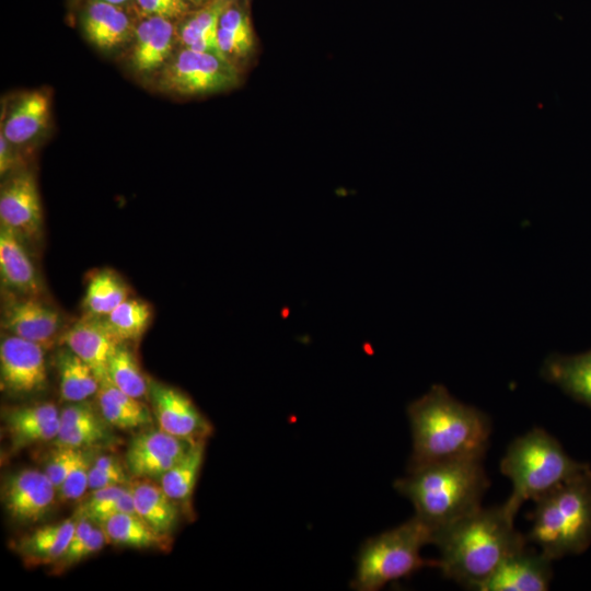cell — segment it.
<instances>
[{
    "instance_id": "1",
    "label": "cell",
    "mask_w": 591,
    "mask_h": 591,
    "mask_svg": "<svg viewBox=\"0 0 591 591\" xmlns=\"http://www.w3.org/2000/svg\"><path fill=\"white\" fill-rule=\"evenodd\" d=\"M413 450L407 471L460 459H484L491 424L480 409L464 404L441 384L407 407Z\"/></svg>"
},
{
    "instance_id": "2",
    "label": "cell",
    "mask_w": 591,
    "mask_h": 591,
    "mask_svg": "<svg viewBox=\"0 0 591 591\" xmlns=\"http://www.w3.org/2000/svg\"><path fill=\"white\" fill-rule=\"evenodd\" d=\"M505 507H480L439 530L432 544L440 551L438 568L461 587L480 591L499 565L526 547Z\"/></svg>"
},
{
    "instance_id": "3",
    "label": "cell",
    "mask_w": 591,
    "mask_h": 591,
    "mask_svg": "<svg viewBox=\"0 0 591 591\" xmlns=\"http://www.w3.org/2000/svg\"><path fill=\"white\" fill-rule=\"evenodd\" d=\"M483 460L430 463L408 471L394 482V488L413 503L415 515L436 534L482 507L489 487Z\"/></svg>"
},
{
    "instance_id": "4",
    "label": "cell",
    "mask_w": 591,
    "mask_h": 591,
    "mask_svg": "<svg viewBox=\"0 0 591 591\" xmlns=\"http://www.w3.org/2000/svg\"><path fill=\"white\" fill-rule=\"evenodd\" d=\"M589 467L570 457L547 431L534 428L515 438L500 462L501 473L512 483V493L502 506L514 519L524 501L537 500Z\"/></svg>"
},
{
    "instance_id": "5",
    "label": "cell",
    "mask_w": 591,
    "mask_h": 591,
    "mask_svg": "<svg viewBox=\"0 0 591 591\" xmlns=\"http://www.w3.org/2000/svg\"><path fill=\"white\" fill-rule=\"evenodd\" d=\"M535 502L526 538L551 560L578 555L591 545V467Z\"/></svg>"
},
{
    "instance_id": "6",
    "label": "cell",
    "mask_w": 591,
    "mask_h": 591,
    "mask_svg": "<svg viewBox=\"0 0 591 591\" xmlns=\"http://www.w3.org/2000/svg\"><path fill=\"white\" fill-rule=\"evenodd\" d=\"M433 536V530L414 514L406 522L369 537L357 555L351 589L376 591L424 567H438L437 560L420 555L425 545L432 544Z\"/></svg>"
},
{
    "instance_id": "7",
    "label": "cell",
    "mask_w": 591,
    "mask_h": 591,
    "mask_svg": "<svg viewBox=\"0 0 591 591\" xmlns=\"http://www.w3.org/2000/svg\"><path fill=\"white\" fill-rule=\"evenodd\" d=\"M155 73L159 90L184 97L225 92L240 82L236 66L227 58L185 47Z\"/></svg>"
},
{
    "instance_id": "8",
    "label": "cell",
    "mask_w": 591,
    "mask_h": 591,
    "mask_svg": "<svg viewBox=\"0 0 591 591\" xmlns=\"http://www.w3.org/2000/svg\"><path fill=\"white\" fill-rule=\"evenodd\" d=\"M63 323L61 312L44 296L5 292L1 313L4 333L38 344L47 350L59 343Z\"/></svg>"
},
{
    "instance_id": "9",
    "label": "cell",
    "mask_w": 591,
    "mask_h": 591,
    "mask_svg": "<svg viewBox=\"0 0 591 591\" xmlns=\"http://www.w3.org/2000/svg\"><path fill=\"white\" fill-rule=\"evenodd\" d=\"M0 222L26 244L43 236L44 218L40 195L34 174L20 170L1 185Z\"/></svg>"
},
{
    "instance_id": "10",
    "label": "cell",
    "mask_w": 591,
    "mask_h": 591,
    "mask_svg": "<svg viewBox=\"0 0 591 591\" xmlns=\"http://www.w3.org/2000/svg\"><path fill=\"white\" fill-rule=\"evenodd\" d=\"M45 348L4 333L0 343L1 389L12 394L30 395L47 384Z\"/></svg>"
},
{
    "instance_id": "11",
    "label": "cell",
    "mask_w": 591,
    "mask_h": 591,
    "mask_svg": "<svg viewBox=\"0 0 591 591\" xmlns=\"http://www.w3.org/2000/svg\"><path fill=\"white\" fill-rule=\"evenodd\" d=\"M57 489L44 471L23 468L8 475L1 500L9 517L19 523L42 520L51 509Z\"/></svg>"
},
{
    "instance_id": "12",
    "label": "cell",
    "mask_w": 591,
    "mask_h": 591,
    "mask_svg": "<svg viewBox=\"0 0 591 591\" xmlns=\"http://www.w3.org/2000/svg\"><path fill=\"white\" fill-rule=\"evenodd\" d=\"M148 397L160 429L188 440L206 439L212 428L182 391L167 384L149 380Z\"/></svg>"
},
{
    "instance_id": "13",
    "label": "cell",
    "mask_w": 591,
    "mask_h": 591,
    "mask_svg": "<svg viewBox=\"0 0 591 591\" xmlns=\"http://www.w3.org/2000/svg\"><path fill=\"white\" fill-rule=\"evenodd\" d=\"M196 440L182 439L162 429L136 434L126 452V467L137 478H160Z\"/></svg>"
},
{
    "instance_id": "14",
    "label": "cell",
    "mask_w": 591,
    "mask_h": 591,
    "mask_svg": "<svg viewBox=\"0 0 591 591\" xmlns=\"http://www.w3.org/2000/svg\"><path fill=\"white\" fill-rule=\"evenodd\" d=\"M552 561L524 547L508 556L480 591H545L553 578Z\"/></svg>"
},
{
    "instance_id": "15",
    "label": "cell",
    "mask_w": 591,
    "mask_h": 591,
    "mask_svg": "<svg viewBox=\"0 0 591 591\" xmlns=\"http://www.w3.org/2000/svg\"><path fill=\"white\" fill-rule=\"evenodd\" d=\"M59 344L88 363L101 384L108 381V360L120 343L113 337L103 317L83 314L81 318L65 328Z\"/></svg>"
},
{
    "instance_id": "16",
    "label": "cell",
    "mask_w": 591,
    "mask_h": 591,
    "mask_svg": "<svg viewBox=\"0 0 591 591\" xmlns=\"http://www.w3.org/2000/svg\"><path fill=\"white\" fill-rule=\"evenodd\" d=\"M131 40V68L138 73H155L173 56L178 33L172 20L144 16L136 26Z\"/></svg>"
},
{
    "instance_id": "17",
    "label": "cell",
    "mask_w": 591,
    "mask_h": 591,
    "mask_svg": "<svg viewBox=\"0 0 591 591\" xmlns=\"http://www.w3.org/2000/svg\"><path fill=\"white\" fill-rule=\"evenodd\" d=\"M0 277L8 293L44 296V285L27 244L3 225L0 227Z\"/></svg>"
},
{
    "instance_id": "18",
    "label": "cell",
    "mask_w": 591,
    "mask_h": 591,
    "mask_svg": "<svg viewBox=\"0 0 591 591\" xmlns=\"http://www.w3.org/2000/svg\"><path fill=\"white\" fill-rule=\"evenodd\" d=\"M60 410L53 403L13 407L4 413V429L12 450L55 440Z\"/></svg>"
},
{
    "instance_id": "19",
    "label": "cell",
    "mask_w": 591,
    "mask_h": 591,
    "mask_svg": "<svg viewBox=\"0 0 591 591\" xmlns=\"http://www.w3.org/2000/svg\"><path fill=\"white\" fill-rule=\"evenodd\" d=\"M82 30L96 48L111 51L132 39L135 26L120 5L92 0L82 15Z\"/></svg>"
},
{
    "instance_id": "20",
    "label": "cell",
    "mask_w": 591,
    "mask_h": 591,
    "mask_svg": "<svg viewBox=\"0 0 591 591\" xmlns=\"http://www.w3.org/2000/svg\"><path fill=\"white\" fill-rule=\"evenodd\" d=\"M50 105L47 92L37 90L22 94L7 111L1 132L12 146L28 143L47 127Z\"/></svg>"
},
{
    "instance_id": "21",
    "label": "cell",
    "mask_w": 591,
    "mask_h": 591,
    "mask_svg": "<svg viewBox=\"0 0 591 591\" xmlns=\"http://www.w3.org/2000/svg\"><path fill=\"white\" fill-rule=\"evenodd\" d=\"M540 374L576 402L591 408V349L576 355L551 354L544 359Z\"/></svg>"
},
{
    "instance_id": "22",
    "label": "cell",
    "mask_w": 591,
    "mask_h": 591,
    "mask_svg": "<svg viewBox=\"0 0 591 591\" xmlns=\"http://www.w3.org/2000/svg\"><path fill=\"white\" fill-rule=\"evenodd\" d=\"M107 422L86 401L68 404L60 410L56 445L86 449L111 439Z\"/></svg>"
},
{
    "instance_id": "23",
    "label": "cell",
    "mask_w": 591,
    "mask_h": 591,
    "mask_svg": "<svg viewBox=\"0 0 591 591\" xmlns=\"http://www.w3.org/2000/svg\"><path fill=\"white\" fill-rule=\"evenodd\" d=\"M73 518L35 529L14 543V551L28 566L54 565L63 555L77 525Z\"/></svg>"
},
{
    "instance_id": "24",
    "label": "cell",
    "mask_w": 591,
    "mask_h": 591,
    "mask_svg": "<svg viewBox=\"0 0 591 591\" xmlns=\"http://www.w3.org/2000/svg\"><path fill=\"white\" fill-rule=\"evenodd\" d=\"M230 3L231 0H212L189 13L177 30L182 46L223 57L218 45V27L222 12Z\"/></svg>"
},
{
    "instance_id": "25",
    "label": "cell",
    "mask_w": 591,
    "mask_h": 591,
    "mask_svg": "<svg viewBox=\"0 0 591 591\" xmlns=\"http://www.w3.org/2000/svg\"><path fill=\"white\" fill-rule=\"evenodd\" d=\"M96 402L102 417L112 427L129 430L148 426L152 421L144 404L124 393L111 382L101 384L96 393Z\"/></svg>"
},
{
    "instance_id": "26",
    "label": "cell",
    "mask_w": 591,
    "mask_h": 591,
    "mask_svg": "<svg viewBox=\"0 0 591 591\" xmlns=\"http://www.w3.org/2000/svg\"><path fill=\"white\" fill-rule=\"evenodd\" d=\"M136 513L158 532L169 535L177 524L176 501L167 496L161 485L140 482L131 487Z\"/></svg>"
},
{
    "instance_id": "27",
    "label": "cell",
    "mask_w": 591,
    "mask_h": 591,
    "mask_svg": "<svg viewBox=\"0 0 591 591\" xmlns=\"http://www.w3.org/2000/svg\"><path fill=\"white\" fill-rule=\"evenodd\" d=\"M108 543L136 548L164 549L170 545L169 535L149 525L137 513H117L101 525Z\"/></svg>"
},
{
    "instance_id": "28",
    "label": "cell",
    "mask_w": 591,
    "mask_h": 591,
    "mask_svg": "<svg viewBox=\"0 0 591 591\" xmlns=\"http://www.w3.org/2000/svg\"><path fill=\"white\" fill-rule=\"evenodd\" d=\"M59 392L68 403L86 401L96 395L101 383L93 369L69 348L61 349L57 357Z\"/></svg>"
},
{
    "instance_id": "29",
    "label": "cell",
    "mask_w": 591,
    "mask_h": 591,
    "mask_svg": "<svg viewBox=\"0 0 591 591\" xmlns=\"http://www.w3.org/2000/svg\"><path fill=\"white\" fill-rule=\"evenodd\" d=\"M130 297L124 278L111 268L95 273L89 280L82 306L85 315L104 317Z\"/></svg>"
},
{
    "instance_id": "30",
    "label": "cell",
    "mask_w": 591,
    "mask_h": 591,
    "mask_svg": "<svg viewBox=\"0 0 591 591\" xmlns=\"http://www.w3.org/2000/svg\"><path fill=\"white\" fill-rule=\"evenodd\" d=\"M206 439L196 440L188 451L160 477V485L174 501L192 498L204 463Z\"/></svg>"
},
{
    "instance_id": "31",
    "label": "cell",
    "mask_w": 591,
    "mask_h": 591,
    "mask_svg": "<svg viewBox=\"0 0 591 591\" xmlns=\"http://www.w3.org/2000/svg\"><path fill=\"white\" fill-rule=\"evenodd\" d=\"M103 318L113 337L127 344L141 339L152 323L153 309L146 300L129 297Z\"/></svg>"
},
{
    "instance_id": "32",
    "label": "cell",
    "mask_w": 591,
    "mask_h": 591,
    "mask_svg": "<svg viewBox=\"0 0 591 591\" xmlns=\"http://www.w3.org/2000/svg\"><path fill=\"white\" fill-rule=\"evenodd\" d=\"M107 378V382L135 398L148 396L149 380L142 373L136 356L127 344H118L111 355Z\"/></svg>"
},
{
    "instance_id": "33",
    "label": "cell",
    "mask_w": 591,
    "mask_h": 591,
    "mask_svg": "<svg viewBox=\"0 0 591 591\" xmlns=\"http://www.w3.org/2000/svg\"><path fill=\"white\" fill-rule=\"evenodd\" d=\"M77 517V525L70 543L60 559L54 564L56 572L86 559L108 543L102 526L95 524L80 509Z\"/></svg>"
},
{
    "instance_id": "34",
    "label": "cell",
    "mask_w": 591,
    "mask_h": 591,
    "mask_svg": "<svg viewBox=\"0 0 591 591\" xmlns=\"http://www.w3.org/2000/svg\"><path fill=\"white\" fill-rule=\"evenodd\" d=\"M80 510L100 526L114 514L136 513L131 489L125 485L92 490Z\"/></svg>"
},
{
    "instance_id": "35",
    "label": "cell",
    "mask_w": 591,
    "mask_h": 591,
    "mask_svg": "<svg viewBox=\"0 0 591 591\" xmlns=\"http://www.w3.org/2000/svg\"><path fill=\"white\" fill-rule=\"evenodd\" d=\"M128 482L127 467L113 455H100L93 460L89 472V489L125 485Z\"/></svg>"
},
{
    "instance_id": "36",
    "label": "cell",
    "mask_w": 591,
    "mask_h": 591,
    "mask_svg": "<svg viewBox=\"0 0 591 591\" xmlns=\"http://www.w3.org/2000/svg\"><path fill=\"white\" fill-rule=\"evenodd\" d=\"M93 463L92 455L83 449L79 460L69 472L66 479L57 488L61 501L77 500L89 489V472Z\"/></svg>"
},
{
    "instance_id": "37",
    "label": "cell",
    "mask_w": 591,
    "mask_h": 591,
    "mask_svg": "<svg viewBox=\"0 0 591 591\" xmlns=\"http://www.w3.org/2000/svg\"><path fill=\"white\" fill-rule=\"evenodd\" d=\"M83 449L57 445L49 454L44 472L55 485L56 489L62 484L79 460Z\"/></svg>"
},
{
    "instance_id": "38",
    "label": "cell",
    "mask_w": 591,
    "mask_h": 591,
    "mask_svg": "<svg viewBox=\"0 0 591 591\" xmlns=\"http://www.w3.org/2000/svg\"><path fill=\"white\" fill-rule=\"evenodd\" d=\"M144 16H161L169 20L186 18L190 13L188 0H137Z\"/></svg>"
},
{
    "instance_id": "39",
    "label": "cell",
    "mask_w": 591,
    "mask_h": 591,
    "mask_svg": "<svg viewBox=\"0 0 591 591\" xmlns=\"http://www.w3.org/2000/svg\"><path fill=\"white\" fill-rule=\"evenodd\" d=\"M0 136V173L3 176L13 169L15 158L11 148L12 144L5 139L2 132Z\"/></svg>"
},
{
    "instance_id": "40",
    "label": "cell",
    "mask_w": 591,
    "mask_h": 591,
    "mask_svg": "<svg viewBox=\"0 0 591 591\" xmlns=\"http://www.w3.org/2000/svg\"><path fill=\"white\" fill-rule=\"evenodd\" d=\"M188 1L192 3V5L202 7L212 0H188Z\"/></svg>"
},
{
    "instance_id": "41",
    "label": "cell",
    "mask_w": 591,
    "mask_h": 591,
    "mask_svg": "<svg viewBox=\"0 0 591 591\" xmlns=\"http://www.w3.org/2000/svg\"><path fill=\"white\" fill-rule=\"evenodd\" d=\"M102 1L113 3V4H116V5H121V4L126 3L129 0H102Z\"/></svg>"
},
{
    "instance_id": "42",
    "label": "cell",
    "mask_w": 591,
    "mask_h": 591,
    "mask_svg": "<svg viewBox=\"0 0 591 591\" xmlns=\"http://www.w3.org/2000/svg\"><path fill=\"white\" fill-rule=\"evenodd\" d=\"M232 1V0H231Z\"/></svg>"
}]
</instances>
